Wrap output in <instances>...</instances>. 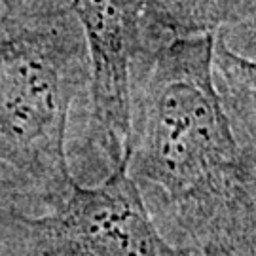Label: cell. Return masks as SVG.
<instances>
[{
	"instance_id": "obj_4",
	"label": "cell",
	"mask_w": 256,
	"mask_h": 256,
	"mask_svg": "<svg viewBox=\"0 0 256 256\" xmlns=\"http://www.w3.org/2000/svg\"><path fill=\"white\" fill-rule=\"evenodd\" d=\"M90 57L93 114L114 165L131 133V70L142 54L144 0H70Z\"/></svg>"
},
{
	"instance_id": "obj_1",
	"label": "cell",
	"mask_w": 256,
	"mask_h": 256,
	"mask_svg": "<svg viewBox=\"0 0 256 256\" xmlns=\"http://www.w3.org/2000/svg\"><path fill=\"white\" fill-rule=\"evenodd\" d=\"M214 34L178 38L138 55L124 160L162 188L207 256L256 254V196L212 72ZM135 61V63H137Z\"/></svg>"
},
{
	"instance_id": "obj_6",
	"label": "cell",
	"mask_w": 256,
	"mask_h": 256,
	"mask_svg": "<svg viewBox=\"0 0 256 256\" xmlns=\"http://www.w3.org/2000/svg\"><path fill=\"white\" fill-rule=\"evenodd\" d=\"M212 72L220 101L256 196V59L236 54L224 36L214 40Z\"/></svg>"
},
{
	"instance_id": "obj_5",
	"label": "cell",
	"mask_w": 256,
	"mask_h": 256,
	"mask_svg": "<svg viewBox=\"0 0 256 256\" xmlns=\"http://www.w3.org/2000/svg\"><path fill=\"white\" fill-rule=\"evenodd\" d=\"M241 25L256 28V0H144L142 54Z\"/></svg>"
},
{
	"instance_id": "obj_3",
	"label": "cell",
	"mask_w": 256,
	"mask_h": 256,
	"mask_svg": "<svg viewBox=\"0 0 256 256\" xmlns=\"http://www.w3.org/2000/svg\"><path fill=\"white\" fill-rule=\"evenodd\" d=\"M50 214L14 222V256H194L156 228L126 160L99 186L74 178Z\"/></svg>"
},
{
	"instance_id": "obj_2",
	"label": "cell",
	"mask_w": 256,
	"mask_h": 256,
	"mask_svg": "<svg viewBox=\"0 0 256 256\" xmlns=\"http://www.w3.org/2000/svg\"><path fill=\"white\" fill-rule=\"evenodd\" d=\"M82 28L66 10L12 12L0 23V160L57 196L72 178L64 138L88 74Z\"/></svg>"
}]
</instances>
